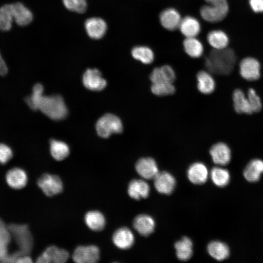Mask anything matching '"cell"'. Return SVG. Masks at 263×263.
Wrapping results in <instances>:
<instances>
[{"label": "cell", "instance_id": "6", "mask_svg": "<svg viewBox=\"0 0 263 263\" xmlns=\"http://www.w3.org/2000/svg\"><path fill=\"white\" fill-rule=\"evenodd\" d=\"M8 229L11 236H13L20 248V251L27 253L32 247V240L26 225L12 224Z\"/></svg>", "mask_w": 263, "mask_h": 263}, {"label": "cell", "instance_id": "38", "mask_svg": "<svg viewBox=\"0 0 263 263\" xmlns=\"http://www.w3.org/2000/svg\"><path fill=\"white\" fill-rule=\"evenodd\" d=\"M13 152L7 145L0 143V163L6 164L12 157Z\"/></svg>", "mask_w": 263, "mask_h": 263}, {"label": "cell", "instance_id": "1", "mask_svg": "<svg viewBox=\"0 0 263 263\" xmlns=\"http://www.w3.org/2000/svg\"><path fill=\"white\" fill-rule=\"evenodd\" d=\"M43 87L39 83L34 85L32 94L26 98L25 101L33 110H38L50 118L54 120L64 119L68 110L61 96L44 95Z\"/></svg>", "mask_w": 263, "mask_h": 263}, {"label": "cell", "instance_id": "40", "mask_svg": "<svg viewBox=\"0 0 263 263\" xmlns=\"http://www.w3.org/2000/svg\"><path fill=\"white\" fill-rule=\"evenodd\" d=\"M161 67L168 81L173 83L176 79V74L173 69L169 65H164Z\"/></svg>", "mask_w": 263, "mask_h": 263}, {"label": "cell", "instance_id": "42", "mask_svg": "<svg viewBox=\"0 0 263 263\" xmlns=\"http://www.w3.org/2000/svg\"><path fill=\"white\" fill-rule=\"evenodd\" d=\"M7 71L8 68L6 64L0 53V75H6Z\"/></svg>", "mask_w": 263, "mask_h": 263}, {"label": "cell", "instance_id": "11", "mask_svg": "<svg viewBox=\"0 0 263 263\" xmlns=\"http://www.w3.org/2000/svg\"><path fill=\"white\" fill-rule=\"evenodd\" d=\"M84 27L87 35L94 39L102 38L107 30V24L105 21L99 17H92L87 19Z\"/></svg>", "mask_w": 263, "mask_h": 263}, {"label": "cell", "instance_id": "32", "mask_svg": "<svg viewBox=\"0 0 263 263\" xmlns=\"http://www.w3.org/2000/svg\"><path fill=\"white\" fill-rule=\"evenodd\" d=\"M50 144L51 154L56 160H62L69 154L70 149L65 143L55 139H51Z\"/></svg>", "mask_w": 263, "mask_h": 263}, {"label": "cell", "instance_id": "15", "mask_svg": "<svg viewBox=\"0 0 263 263\" xmlns=\"http://www.w3.org/2000/svg\"><path fill=\"white\" fill-rule=\"evenodd\" d=\"M113 242L118 248L127 249L133 244L134 237L129 228L122 227L117 229L114 232L113 235Z\"/></svg>", "mask_w": 263, "mask_h": 263}, {"label": "cell", "instance_id": "4", "mask_svg": "<svg viewBox=\"0 0 263 263\" xmlns=\"http://www.w3.org/2000/svg\"><path fill=\"white\" fill-rule=\"evenodd\" d=\"M123 127L121 119L116 115L107 113L101 117L96 124V130L101 137L106 138L113 133H120Z\"/></svg>", "mask_w": 263, "mask_h": 263}, {"label": "cell", "instance_id": "34", "mask_svg": "<svg viewBox=\"0 0 263 263\" xmlns=\"http://www.w3.org/2000/svg\"><path fill=\"white\" fill-rule=\"evenodd\" d=\"M210 176L213 183L219 187L226 186L230 180L229 171L220 167H214L210 172Z\"/></svg>", "mask_w": 263, "mask_h": 263}, {"label": "cell", "instance_id": "31", "mask_svg": "<svg viewBox=\"0 0 263 263\" xmlns=\"http://www.w3.org/2000/svg\"><path fill=\"white\" fill-rule=\"evenodd\" d=\"M131 54L132 57L144 64L151 63L154 59V54L151 48L144 45L134 47Z\"/></svg>", "mask_w": 263, "mask_h": 263}, {"label": "cell", "instance_id": "9", "mask_svg": "<svg viewBox=\"0 0 263 263\" xmlns=\"http://www.w3.org/2000/svg\"><path fill=\"white\" fill-rule=\"evenodd\" d=\"M82 81L84 86L92 91H100L107 86L106 80L97 69L86 70L83 75Z\"/></svg>", "mask_w": 263, "mask_h": 263}, {"label": "cell", "instance_id": "30", "mask_svg": "<svg viewBox=\"0 0 263 263\" xmlns=\"http://www.w3.org/2000/svg\"><path fill=\"white\" fill-rule=\"evenodd\" d=\"M183 47L186 54L192 58L200 57L204 52L203 44L196 37L186 38Z\"/></svg>", "mask_w": 263, "mask_h": 263}, {"label": "cell", "instance_id": "12", "mask_svg": "<svg viewBox=\"0 0 263 263\" xmlns=\"http://www.w3.org/2000/svg\"><path fill=\"white\" fill-rule=\"evenodd\" d=\"M209 153L213 162L218 165L228 164L231 158L229 147L223 142H218L212 145L209 150Z\"/></svg>", "mask_w": 263, "mask_h": 263}, {"label": "cell", "instance_id": "29", "mask_svg": "<svg viewBox=\"0 0 263 263\" xmlns=\"http://www.w3.org/2000/svg\"><path fill=\"white\" fill-rule=\"evenodd\" d=\"M207 250L212 258L219 261L226 259L229 255L228 246L225 244L218 241L209 243L207 245Z\"/></svg>", "mask_w": 263, "mask_h": 263}, {"label": "cell", "instance_id": "2", "mask_svg": "<svg viewBox=\"0 0 263 263\" xmlns=\"http://www.w3.org/2000/svg\"><path fill=\"white\" fill-rule=\"evenodd\" d=\"M236 61V56L232 49H213L206 58L205 66L209 73L227 75L232 71Z\"/></svg>", "mask_w": 263, "mask_h": 263}, {"label": "cell", "instance_id": "27", "mask_svg": "<svg viewBox=\"0 0 263 263\" xmlns=\"http://www.w3.org/2000/svg\"><path fill=\"white\" fill-rule=\"evenodd\" d=\"M46 258L47 263H64L69 259L68 252L56 246L51 245L48 247L42 253Z\"/></svg>", "mask_w": 263, "mask_h": 263}, {"label": "cell", "instance_id": "13", "mask_svg": "<svg viewBox=\"0 0 263 263\" xmlns=\"http://www.w3.org/2000/svg\"><path fill=\"white\" fill-rule=\"evenodd\" d=\"M135 168L138 174L147 179L154 178L159 172L156 162L151 157L139 159L135 164Z\"/></svg>", "mask_w": 263, "mask_h": 263}, {"label": "cell", "instance_id": "22", "mask_svg": "<svg viewBox=\"0 0 263 263\" xmlns=\"http://www.w3.org/2000/svg\"><path fill=\"white\" fill-rule=\"evenodd\" d=\"M196 79L197 89L201 93L208 94L214 91L215 81L209 72L200 71L197 74Z\"/></svg>", "mask_w": 263, "mask_h": 263}, {"label": "cell", "instance_id": "7", "mask_svg": "<svg viewBox=\"0 0 263 263\" xmlns=\"http://www.w3.org/2000/svg\"><path fill=\"white\" fill-rule=\"evenodd\" d=\"M100 251L94 245L77 246L73 254V259L76 263H95L99 260Z\"/></svg>", "mask_w": 263, "mask_h": 263}, {"label": "cell", "instance_id": "24", "mask_svg": "<svg viewBox=\"0 0 263 263\" xmlns=\"http://www.w3.org/2000/svg\"><path fill=\"white\" fill-rule=\"evenodd\" d=\"M263 173V161L255 159L250 161L245 168L244 176L247 181L255 182L259 180Z\"/></svg>", "mask_w": 263, "mask_h": 263}, {"label": "cell", "instance_id": "17", "mask_svg": "<svg viewBox=\"0 0 263 263\" xmlns=\"http://www.w3.org/2000/svg\"><path fill=\"white\" fill-rule=\"evenodd\" d=\"M178 29L185 38L196 37L201 31V26L196 18L188 16L182 19Z\"/></svg>", "mask_w": 263, "mask_h": 263}, {"label": "cell", "instance_id": "23", "mask_svg": "<svg viewBox=\"0 0 263 263\" xmlns=\"http://www.w3.org/2000/svg\"><path fill=\"white\" fill-rule=\"evenodd\" d=\"M177 258L182 261L190 259L193 254V243L190 238L184 236L174 244Z\"/></svg>", "mask_w": 263, "mask_h": 263}, {"label": "cell", "instance_id": "41", "mask_svg": "<svg viewBox=\"0 0 263 263\" xmlns=\"http://www.w3.org/2000/svg\"><path fill=\"white\" fill-rule=\"evenodd\" d=\"M249 4L255 13H263V0H249Z\"/></svg>", "mask_w": 263, "mask_h": 263}, {"label": "cell", "instance_id": "14", "mask_svg": "<svg viewBox=\"0 0 263 263\" xmlns=\"http://www.w3.org/2000/svg\"><path fill=\"white\" fill-rule=\"evenodd\" d=\"M182 19L179 12L173 8L164 9L159 15L161 25L169 31H174L178 29Z\"/></svg>", "mask_w": 263, "mask_h": 263}, {"label": "cell", "instance_id": "36", "mask_svg": "<svg viewBox=\"0 0 263 263\" xmlns=\"http://www.w3.org/2000/svg\"><path fill=\"white\" fill-rule=\"evenodd\" d=\"M64 6L68 10L77 13H83L87 9L86 0H62Z\"/></svg>", "mask_w": 263, "mask_h": 263}, {"label": "cell", "instance_id": "37", "mask_svg": "<svg viewBox=\"0 0 263 263\" xmlns=\"http://www.w3.org/2000/svg\"><path fill=\"white\" fill-rule=\"evenodd\" d=\"M247 97L253 113L260 111L262 108V103L256 91L253 88L249 89Z\"/></svg>", "mask_w": 263, "mask_h": 263}, {"label": "cell", "instance_id": "19", "mask_svg": "<svg viewBox=\"0 0 263 263\" xmlns=\"http://www.w3.org/2000/svg\"><path fill=\"white\" fill-rule=\"evenodd\" d=\"M155 221L150 215L140 214L137 216L133 222L134 229L142 236H148L155 228Z\"/></svg>", "mask_w": 263, "mask_h": 263}, {"label": "cell", "instance_id": "35", "mask_svg": "<svg viewBox=\"0 0 263 263\" xmlns=\"http://www.w3.org/2000/svg\"><path fill=\"white\" fill-rule=\"evenodd\" d=\"M150 91L154 95L164 96L173 94L175 92V87L173 83L168 82L151 83Z\"/></svg>", "mask_w": 263, "mask_h": 263}, {"label": "cell", "instance_id": "3", "mask_svg": "<svg viewBox=\"0 0 263 263\" xmlns=\"http://www.w3.org/2000/svg\"><path fill=\"white\" fill-rule=\"evenodd\" d=\"M207 4L202 6L200 10L202 18L210 23H217L223 20L227 16L229 7L226 0H205Z\"/></svg>", "mask_w": 263, "mask_h": 263}, {"label": "cell", "instance_id": "5", "mask_svg": "<svg viewBox=\"0 0 263 263\" xmlns=\"http://www.w3.org/2000/svg\"><path fill=\"white\" fill-rule=\"evenodd\" d=\"M37 183L44 194L48 197L60 193L63 189L61 179L55 174L44 173L39 178Z\"/></svg>", "mask_w": 263, "mask_h": 263}, {"label": "cell", "instance_id": "39", "mask_svg": "<svg viewBox=\"0 0 263 263\" xmlns=\"http://www.w3.org/2000/svg\"><path fill=\"white\" fill-rule=\"evenodd\" d=\"M11 234L6 225L0 219V244L7 246L11 240Z\"/></svg>", "mask_w": 263, "mask_h": 263}, {"label": "cell", "instance_id": "8", "mask_svg": "<svg viewBox=\"0 0 263 263\" xmlns=\"http://www.w3.org/2000/svg\"><path fill=\"white\" fill-rule=\"evenodd\" d=\"M261 65L259 61L252 57H246L239 64V72L241 76L248 81L258 79L261 75Z\"/></svg>", "mask_w": 263, "mask_h": 263}, {"label": "cell", "instance_id": "43", "mask_svg": "<svg viewBox=\"0 0 263 263\" xmlns=\"http://www.w3.org/2000/svg\"><path fill=\"white\" fill-rule=\"evenodd\" d=\"M16 263H32V259L28 256L22 254L20 255L17 260Z\"/></svg>", "mask_w": 263, "mask_h": 263}, {"label": "cell", "instance_id": "21", "mask_svg": "<svg viewBox=\"0 0 263 263\" xmlns=\"http://www.w3.org/2000/svg\"><path fill=\"white\" fill-rule=\"evenodd\" d=\"M14 21L19 26H24L30 24L33 15L29 9L20 2L12 4Z\"/></svg>", "mask_w": 263, "mask_h": 263}, {"label": "cell", "instance_id": "25", "mask_svg": "<svg viewBox=\"0 0 263 263\" xmlns=\"http://www.w3.org/2000/svg\"><path fill=\"white\" fill-rule=\"evenodd\" d=\"M84 221L90 229L95 231L102 230L106 225L104 216L97 210L87 212L84 216Z\"/></svg>", "mask_w": 263, "mask_h": 263}, {"label": "cell", "instance_id": "18", "mask_svg": "<svg viewBox=\"0 0 263 263\" xmlns=\"http://www.w3.org/2000/svg\"><path fill=\"white\" fill-rule=\"evenodd\" d=\"M6 181L7 184L14 189H21L27 184L28 177L22 169L15 168L10 169L6 173Z\"/></svg>", "mask_w": 263, "mask_h": 263}, {"label": "cell", "instance_id": "33", "mask_svg": "<svg viewBox=\"0 0 263 263\" xmlns=\"http://www.w3.org/2000/svg\"><path fill=\"white\" fill-rule=\"evenodd\" d=\"M14 21L12 4H6L0 8V30H10Z\"/></svg>", "mask_w": 263, "mask_h": 263}, {"label": "cell", "instance_id": "20", "mask_svg": "<svg viewBox=\"0 0 263 263\" xmlns=\"http://www.w3.org/2000/svg\"><path fill=\"white\" fill-rule=\"evenodd\" d=\"M150 187L145 181L140 179H133L130 182L128 193L130 197L139 200L146 198L149 195Z\"/></svg>", "mask_w": 263, "mask_h": 263}, {"label": "cell", "instance_id": "16", "mask_svg": "<svg viewBox=\"0 0 263 263\" xmlns=\"http://www.w3.org/2000/svg\"><path fill=\"white\" fill-rule=\"evenodd\" d=\"M208 170L206 166L201 162L191 164L187 170L189 180L195 185L204 184L208 178Z\"/></svg>", "mask_w": 263, "mask_h": 263}, {"label": "cell", "instance_id": "10", "mask_svg": "<svg viewBox=\"0 0 263 263\" xmlns=\"http://www.w3.org/2000/svg\"><path fill=\"white\" fill-rule=\"evenodd\" d=\"M154 179V187L158 192L169 195L173 191L176 180L170 173L166 171L158 172Z\"/></svg>", "mask_w": 263, "mask_h": 263}, {"label": "cell", "instance_id": "26", "mask_svg": "<svg viewBox=\"0 0 263 263\" xmlns=\"http://www.w3.org/2000/svg\"><path fill=\"white\" fill-rule=\"evenodd\" d=\"M233 107L238 113L251 114L253 113L247 95L241 89H236L232 95Z\"/></svg>", "mask_w": 263, "mask_h": 263}, {"label": "cell", "instance_id": "28", "mask_svg": "<svg viewBox=\"0 0 263 263\" xmlns=\"http://www.w3.org/2000/svg\"><path fill=\"white\" fill-rule=\"evenodd\" d=\"M207 40L214 49L227 48L229 43L228 37L226 34L220 30H214L208 33Z\"/></svg>", "mask_w": 263, "mask_h": 263}]
</instances>
